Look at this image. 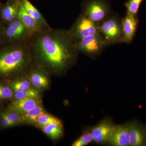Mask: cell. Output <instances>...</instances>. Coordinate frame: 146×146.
Masks as SVG:
<instances>
[{
  "label": "cell",
  "instance_id": "ffe728a7",
  "mask_svg": "<svg viewBox=\"0 0 146 146\" xmlns=\"http://www.w3.org/2000/svg\"><path fill=\"white\" fill-rule=\"evenodd\" d=\"M52 123H60L61 122L58 118L44 112L39 115L36 120L35 125L38 127H40L42 126Z\"/></svg>",
  "mask_w": 146,
  "mask_h": 146
},
{
  "label": "cell",
  "instance_id": "8992f818",
  "mask_svg": "<svg viewBox=\"0 0 146 146\" xmlns=\"http://www.w3.org/2000/svg\"><path fill=\"white\" fill-rule=\"evenodd\" d=\"M76 48L90 56H95L101 52L107 44L101 33L94 35L74 41Z\"/></svg>",
  "mask_w": 146,
  "mask_h": 146
},
{
  "label": "cell",
  "instance_id": "7a4b0ae2",
  "mask_svg": "<svg viewBox=\"0 0 146 146\" xmlns=\"http://www.w3.org/2000/svg\"><path fill=\"white\" fill-rule=\"evenodd\" d=\"M0 50V77L23 76L35 65L27 42L3 45Z\"/></svg>",
  "mask_w": 146,
  "mask_h": 146
},
{
  "label": "cell",
  "instance_id": "484cf974",
  "mask_svg": "<svg viewBox=\"0 0 146 146\" xmlns=\"http://www.w3.org/2000/svg\"><path fill=\"white\" fill-rule=\"evenodd\" d=\"M1 125L4 127H9L13 126V124L2 113L1 115Z\"/></svg>",
  "mask_w": 146,
  "mask_h": 146
},
{
  "label": "cell",
  "instance_id": "cb8c5ba5",
  "mask_svg": "<svg viewBox=\"0 0 146 146\" xmlns=\"http://www.w3.org/2000/svg\"><path fill=\"white\" fill-rule=\"evenodd\" d=\"M93 141L91 132L84 133L80 137L76 140L72 144L73 146H83L86 145Z\"/></svg>",
  "mask_w": 146,
  "mask_h": 146
},
{
  "label": "cell",
  "instance_id": "7402d4cb",
  "mask_svg": "<svg viewBox=\"0 0 146 146\" xmlns=\"http://www.w3.org/2000/svg\"><path fill=\"white\" fill-rule=\"evenodd\" d=\"M144 0H129L125 4L127 13L132 16H137L141 4Z\"/></svg>",
  "mask_w": 146,
  "mask_h": 146
},
{
  "label": "cell",
  "instance_id": "7c38bea8",
  "mask_svg": "<svg viewBox=\"0 0 146 146\" xmlns=\"http://www.w3.org/2000/svg\"><path fill=\"white\" fill-rule=\"evenodd\" d=\"M40 104L41 101L39 98H29L15 100L11 103L9 109L23 115Z\"/></svg>",
  "mask_w": 146,
  "mask_h": 146
},
{
  "label": "cell",
  "instance_id": "9a60e30c",
  "mask_svg": "<svg viewBox=\"0 0 146 146\" xmlns=\"http://www.w3.org/2000/svg\"><path fill=\"white\" fill-rule=\"evenodd\" d=\"M129 145L140 146L145 143L146 137L145 131L140 125L133 122L129 125Z\"/></svg>",
  "mask_w": 146,
  "mask_h": 146
},
{
  "label": "cell",
  "instance_id": "5b68a950",
  "mask_svg": "<svg viewBox=\"0 0 146 146\" xmlns=\"http://www.w3.org/2000/svg\"><path fill=\"white\" fill-rule=\"evenodd\" d=\"M100 33L107 45L119 43L123 37L121 23L117 16L108 17L99 25Z\"/></svg>",
  "mask_w": 146,
  "mask_h": 146
},
{
  "label": "cell",
  "instance_id": "6da1fadb",
  "mask_svg": "<svg viewBox=\"0 0 146 146\" xmlns=\"http://www.w3.org/2000/svg\"><path fill=\"white\" fill-rule=\"evenodd\" d=\"M27 44L35 66L48 74L65 72L78 52L68 30L60 29L51 28L33 35Z\"/></svg>",
  "mask_w": 146,
  "mask_h": 146
},
{
  "label": "cell",
  "instance_id": "ac0fdd59",
  "mask_svg": "<svg viewBox=\"0 0 146 146\" xmlns=\"http://www.w3.org/2000/svg\"><path fill=\"white\" fill-rule=\"evenodd\" d=\"M45 112L41 104L38 105L25 113L21 115L22 123L35 125L39 115Z\"/></svg>",
  "mask_w": 146,
  "mask_h": 146
},
{
  "label": "cell",
  "instance_id": "277c9868",
  "mask_svg": "<svg viewBox=\"0 0 146 146\" xmlns=\"http://www.w3.org/2000/svg\"><path fill=\"white\" fill-rule=\"evenodd\" d=\"M33 35L18 18L6 25L3 35L2 46L26 43Z\"/></svg>",
  "mask_w": 146,
  "mask_h": 146
},
{
  "label": "cell",
  "instance_id": "3957f363",
  "mask_svg": "<svg viewBox=\"0 0 146 146\" xmlns=\"http://www.w3.org/2000/svg\"><path fill=\"white\" fill-rule=\"evenodd\" d=\"M74 42L84 37L100 33L99 24L82 13L68 30Z\"/></svg>",
  "mask_w": 146,
  "mask_h": 146
},
{
  "label": "cell",
  "instance_id": "4fadbf2b",
  "mask_svg": "<svg viewBox=\"0 0 146 146\" xmlns=\"http://www.w3.org/2000/svg\"><path fill=\"white\" fill-rule=\"evenodd\" d=\"M29 79L36 89H46L49 84L47 72L41 68L35 66L30 71Z\"/></svg>",
  "mask_w": 146,
  "mask_h": 146
},
{
  "label": "cell",
  "instance_id": "ba28073f",
  "mask_svg": "<svg viewBox=\"0 0 146 146\" xmlns=\"http://www.w3.org/2000/svg\"><path fill=\"white\" fill-rule=\"evenodd\" d=\"M17 18L22 22L23 25L33 35L51 28L44 26L30 15L24 7L21 1Z\"/></svg>",
  "mask_w": 146,
  "mask_h": 146
},
{
  "label": "cell",
  "instance_id": "44dd1931",
  "mask_svg": "<svg viewBox=\"0 0 146 146\" xmlns=\"http://www.w3.org/2000/svg\"><path fill=\"white\" fill-rule=\"evenodd\" d=\"M13 96L14 97L15 100L23 99L29 98H39L40 94L37 89L31 87L30 89L21 92H14Z\"/></svg>",
  "mask_w": 146,
  "mask_h": 146
},
{
  "label": "cell",
  "instance_id": "d4e9b609",
  "mask_svg": "<svg viewBox=\"0 0 146 146\" xmlns=\"http://www.w3.org/2000/svg\"><path fill=\"white\" fill-rule=\"evenodd\" d=\"M13 96V91L11 87L0 83V100L11 98Z\"/></svg>",
  "mask_w": 146,
  "mask_h": 146
},
{
  "label": "cell",
  "instance_id": "f1b7e54d",
  "mask_svg": "<svg viewBox=\"0 0 146 146\" xmlns=\"http://www.w3.org/2000/svg\"><path fill=\"white\" fill-rule=\"evenodd\" d=\"M145 143H146V142H145Z\"/></svg>",
  "mask_w": 146,
  "mask_h": 146
},
{
  "label": "cell",
  "instance_id": "9c48e42d",
  "mask_svg": "<svg viewBox=\"0 0 146 146\" xmlns=\"http://www.w3.org/2000/svg\"><path fill=\"white\" fill-rule=\"evenodd\" d=\"M138 22L137 16H132L127 13L121 22L123 33L121 42L129 44L132 42L136 34Z\"/></svg>",
  "mask_w": 146,
  "mask_h": 146
},
{
  "label": "cell",
  "instance_id": "e0dca14e",
  "mask_svg": "<svg viewBox=\"0 0 146 146\" xmlns=\"http://www.w3.org/2000/svg\"><path fill=\"white\" fill-rule=\"evenodd\" d=\"M39 128L46 135L54 140L60 138L63 134V128L61 123H52Z\"/></svg>",
  "mask_w": 146,
  "mask_h": 146
},
{
  "label": "cell",
  "instance_id": "8fae6325",
  "mask_svg": "<svg viewBox=\"0 0 146 146\" xmlns=\"http://www.w3.org/2000/svg\"><path fill=\"white\" fill-rule=\"evenodd\" d=\"M20 3V0H7L5 4H2L0 9V21L6 25L17 19Z\"/></svg>",
  "mask_w": 146,
  "mask_h": 146
},
{
  "label": "cell",
  "instance_id": "4316f807",
  "mask_svg": "<svg viewBox=\"0 0 146 146\" xmlns=\"http://www.w3.org/2000/svg\"><path fill=\"white\" fill-rule=\"evenodd\" d=\"M5 25L0 21V46H2L3 35Z\"/></svg>",
  "mask_w": 146,
  "mask_h": 146
},
{
  "label": "cell",
  "instance_id": "52a82bcc",
  "mask_svg": "<svg viewBox=\"0 0 146 146\" xmlns=\"http://www.w3.org/2000/svg\"><path fill=\"white\" fill-rule=\"evenodd\" d=\"M83 12L97 23L108 16L110 7L106 0H86L82 5Z\"/></svg>",
  "mask_w": 146,
  "mask_h": 146
},
{
  "label": "cell",
  "instance_id": "30bf717a",
  "mask_svg": "<svg viewBox=\"0 0 146 146\" xmlns=\"http://www.w3.org/2000/svg\"><path fill=\"white\" fill-rule=\"evenodd\" d=\"M116 127L109 122H103L91 129L93 140L99 143L109 141Z\"/></svg>",
  "mask_w": 146,
  "mask_h": 146
},
{
  "label": "cell",
  "instance_id": "2e32d148",
  "mask_svg": "<svg viewBox=\"0 0 146 146\" xmlns=\"http://www.w3.org/2000/svg\"><path fill=\"white\" fill-rule=\"evenodd\" d=\"M24 7L28 13L36 21L47 28H51L42 13L34 6L29 0H21Z\"/></svg>",
  "mask_w": 146,
  "mask_h": 146
},
{
  "label": "cell",
  "instance_id": "5bb4252c",
  "mask_svg": "<svg viewBox=\"0 0 146 146\" xmlns=\"http://www.w3.org/2000/svg\"><path fill=\"white\" fill-rule=\"evenodd\" d=\"M109 141L114 146H126L129 145V126H122L116 127Z\"/></svg>",
  "mask_w": 146,
  "mask_h": 146
},
{
  "label": "cell",
  "instance_id": "603a6c76",
  "mask_svg": "<svg viewBox=\"0 0 146 146\" xmlns=\"http://www.w3.org/2000/svg\"><path fill=\"white\" fill-rule=\"evenodd\" d=\"M2 113L13 124V126L22 123L21 115L15 111L8 109V110L3 112Z\"/></svg>",
  "mask_w": 146,
  "mask_h": 146
},
{
  "label": "cell",
  "instance_id": "83f0119b",
  "mask_svg": "<svg viewBox=\"0 0 146 146\" xmlns=\"http://www.w3.org/2000/svg\"><path fill=\"white\" fill-rule=\"evenodd\" d=\"M2 5V4L1 3H0V9H1V7Z\"/></svg>",
  "mask_w": 146,
  "mask_h": 146
},
{
  "label": "cell",
  "instance_id": "d6986e66",
  "mask_svg": "<svg viewBox=\"0 0 146 146\" xmlns=\"http://www.w3.org/2000/svg\"><path fill=\"white\" fill-rule=\"evenodd\" d=\"M31 84L29 77L23 76V77L11 82L10 87L14 92H21L30 89Z\"/></svg>",
  "mask_w": 146,
  "mask_h": 146
}]
</instances>
